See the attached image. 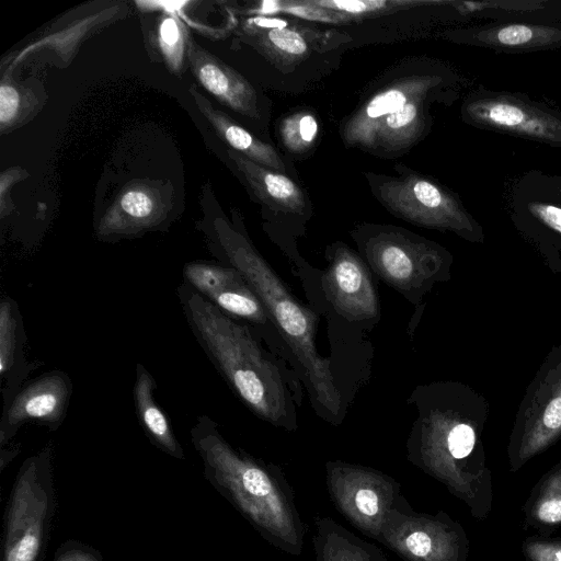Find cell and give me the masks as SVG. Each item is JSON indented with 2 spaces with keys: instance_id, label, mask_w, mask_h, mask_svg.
I'll list each match as a JSON object with an SVG mask.
<instances>
[{
  "instance_id": "cell-1",
  "label": "cell",
  "mask_w": 561,
  "mask_h": 561,
  "mask_svg": "<svg viewBox=\"0 0 561 561\" xmlns=\"http://www.w3.org/2000/svg\"><path fill=\"white\" fill-rule=\"evenodd\" d=\"M417 400L419 417L407 443L408 459L485 519L492 508V474L482 443L488 405L470 388L435 383Z\"/></svg>"
},
{
  "instance_id": "cell-2",
  "label": "cell",
  "mask_w": 561,
  "mask_h": 561,
  "mask_svg": "<svg viewBox=\"0 0 561 561\" xmlns=\"http://www.w3.org/2000/svg\"><path fill=\"white\" fill-rule=\"evenodd\" d=\"M191 440L213 485L265 540L284 552L299 556L307 527L284 473L276 466L233 448L215 420L206 414L196 417Z\"/></svg>"
},
{
  "instance_id": "cell-3",
  "label": "cell",
  "mask_w": 561,
  "mask_h": 561,
  "mask_svg": "<svg viewBox=\"0 0 561 561\" xmlns=\"http://www.w3.org/2000/svg\"><path fill=\"white\" fill-rule=\"evenodd\" d=\"M176 296L195 340L236 397L257 417L295 430L296 413L286 382L250 328L185 283L178 286Z\"/></svg>"
},
{
  "instance_id": "cell-4",
  "label": "cell",
  "mask_w": 561,
  "mask_h": 561,
  "mask_svg": "<svg viewBox=\"0 0 561 561\" xmlns=\"http://www.w3.org/2000/svg\"><path fill=\"white\" fill-rule=\"evenodd\" d=\"M209 249L220 263L241 273L264 306L271 322L299 363L317 404L337 419L342 399L328 359L319 355L314 332L317 318L299 304L247 237L226 219L216 217L204 226Z\"/></svg>"
},
{
  "instance_id": "cell-5",
  "label": "cell",
  "mask_w": 561,
  "mask_h": 561,
  "mask_svg": "<svg viewBox=\"0 0 561 561\" xmlns=\"http://www.w3.org/2000/svg\"><path fill=\"white\" fill-rule=\"evenodd\" d=\"M561 438V344L543 359L516 413L507 445L511 472Z\"/></svg>"
},
{
  "instance_id": "cell-6",
  "label": "cell",
  "mask_w": 561,
  "mask_h": 561,
  "mask_svg": "<svg viewBox=\"0 0 561 561\" xmlns=\"http://www.w3.org/2000/svg\"><path fill=\"white\" fill-rule=\"evenodd\" d=\"M325 481L336 511L377 541L388 513L408 503L397 480L369 467L328 461Z\"/></svg>"
},
{
  "instance_id": "cell-7",
  "label": "cell",
  "mask_w": 561,
  "mask_h": 561,
  "mask_svg": "<svg viewBox=\"0 0 561 561\" xmlns=\"http://www.w3.org/2000/svg\"><path fill=\"white\" fill-rule=\"evenodd\" d=\"M379 542L405 561H467L470 542L463 526L446 512H415L411 505L391 510Z\"/></svg>"
},
{
  "instance_id": "cell-8",
  "label": "cell",
  "mask_w": 561,
  "mask_h": 561,
  "mask_svg": "<svg viewBox=\"0 0 561 561\" xmlns=\"http://www.w3.org/2000/svg\"><path fill=\"white\" fill-rule=\"evenodd\" d=\"M378 195L391 211L415 225L450 230L471 241L482 239L481 228L459 201L427 179L390 180L379 185Z\"/></svg>"
},
{
  "instance_id": "cell-9",
  "label": "cell",
  "mask_w": 561,
  "mask_h": 561,
  "mask_svg": "<svg viewBox=\"0 0 561 561\" xmlns=\"http://www.w3.org/2000/svg\"><path fill=\"white\" fill-rule=\"evenodd\" d=\"M365 256L383 282L412 301L445 276L440 251L397 233H382L370 239L365 247Z\"/></svg>"
},
{
  "instance_id": "cell-10",
  "label": "cell",
  "mask_w": 561,
  "mask_h": 561,
  "mask_svg": "<svg viewBox=\"0 0 561 561\" xmlns=\"http://www.w3.org/2000/svg\"><path fill=\"white\" fill-rule=\"evenodd\" d=\"M463 116L480 128L561 147V113L518 94L481 92L465 103Z\"/></svg>"
},
{
  "instance_id": "cell-11",
  "label": "cell",
  "mask_w": 561,
  "mask_h": 561,
  "mask_svg": "<svg viewBox=\"0 0 561 561\" xmlns=\"http://www.w3.org/2000/svg\"><path fill=\"white\" fill-rule=\"evenodd\" d=\"M50 446L24 462L10 504L4 560L34 561L39 551L47 496L41 478L49 469Z\"/></svg>"
},
{
  "instance_id": "cell-12",
  "label": "cell",
  "mask_w": 561,
  "mask_h": 561,
  "mask_svg": "<svg viewBox=\"0 0 561 561\" xmlns=\"http://www.w3.org/2000/svg\"><path fill=\"white\" fill-rule=\"evenodd\" d=\"M72 381L62 370H50L27 380L10 403L2 408L0 443H8L27 423L57 430L67 415Z\"/></svg>"
},
{
  "instance_id": "cell-13",
  "label": "cell",
  "mask_w": 561,
  "mask_h": 561,
  "mask_svg": "<svg viewBox=\"0 0 561 561\" xmlns=\"http://www.w3.org/2000/svg\"><path fill=\"white\" fill-rule=\"evenodd\" d=\"M170 202L164 184L131 182L102 215L95 234L102 241H117L157 229L168 217Z\"/></svg>"
},
{
  "instance_id": "cell-14",
  "label": "cell",
  "mask_w": 561,
  "mask_h": 561,
  "mask_svg": "<svg viewBox=\"0 0 561 561\" xmlns=\"http://www.w3.org/2000/svg\"><path fill=\"white\" fill-rule=\"evenodd\" d=\"M182 273L185 284L231 318L257 327L271 323L264 306L236 268L222 263L191 261Z\"/></svg>"
},
{
  "instance_id": "cell-15",
  "label": "cell",
  "mask_w": 561,
  "mask_h": 561,
  "mask_svg": "<svg viewBox=\"0 0 561 561\" xmlns=\"http://www.w3.org/2000/svg\"><path fill=\"white\" fill-rule=\"evenodd\" d=\"M323 289L336 312L348 320L379 317V304L371 275L364 261L347 248L335 250L323 273Z\"/></svg>"
},
{
  "instance_id": "cell-16",
  "label": "cell",
  "mask_w": 561,
  "mask_h": 561,
  "mask_svg": "<svg viewBox=\"0 0 561 561\" xmlns=\"http://www.w3.org/2000/svg\"><path fill=\"white\" fill-rule=\"evenodd\" d=\"M186 60L199 84L219 102L244 116L259 117L257 96L249 81L192 37Z\"/></svg>"
},
{
  "instance_id": "cell-17",
  "label": "cell",
  "mask_w": 561,
  "mask_h": 561,
  "mask_svg": "<svg viewBox=\"0 0 561 561\" xmlns=\"http://www.w3.org/2000/svg\"><path fill=\"white\" fill-rule=\"evenodd\" d=\"M26 332L19 304L9 295L0 301V380L2 408L7 407L27 381L33 370L42 365L27 358Z\"/></svg>"
},
{
  "instance_id": "cell-18",
  "label": "cell",
  "mask_w": 561,
  "mask_h": 561,
  "mask_svg": "<svg viewBox=\"0 0 561 561\" xmlns=\"http://www.w3.org/2000/svg\"><path fill=\"white\" fill-rule=\"evenodd\" d=\"M438 81V78L431 76L410 77L379 91L346 122L344 140L348 145L365 148L376 125L383 117L397 113L415 99H424Z\"/></svg>"
},
{
  "instance_id": "cell-19",
  "label": "cell",
  "mask_w": 561,
  "mask_h": 561,
  "mask_svg": "<svg viewBox=\"0 0 561 561\" xmlns=\"http://www.w3.org/2000/svg\"><path fill=\"white\" fill-rule=\"evenodd\" d=\"M466 42L506 53L546 50L561 46V26L501 23L463 32Z\"/></svg>"
},
{
  "instance_id": "cell-20",
  "label": "cell",
  "mask_w": 561,
  "mask_h": 561,
  "mask_svg": "<svg viewBox=\"0 0 561 561\" xmlns=\"http://www.w3.org/2000/svg\"><path fill=\"white\" fill-rule=\"evenodd\" d=\"M188 91L201 114L230 149L265 168L285 172V164L272 146L253 136L220 110L215 108L195 87H190Z\"/></svg>"
},
{
  "instance_id": "cell-21",
  "label": "cell",
  "mask_w": 561,
  "mask_h": 561,
  "mask_svg": "<svg viewBox=\"0 0 561 561\" xmlns=\"http://www.w3.org/2000/svg\"><path fill=\"white\" fill-rule=\"evenodd\" d=\"M135 373L133 401L139 425L157 447L175 458L183 459V449L175 437L168 414L156 400L154 378L141 363H137Z\"/></svg>"
},
{
  "instance_id": "cell-22",
  "label": "cell",
  "mask_w": 561,
  "mask_h": 561,
  "mask_svg": "<svg viewBox=\"0 0 561 561\" xmlns=\"http://www.w3.org/2000/svg\"><path fill=\"white\" fill-rule=\"evenodd\" d=\"M227 152L261 202L274 210L291 214L302 213L305 208L304 194L289 178L265 168L232 149H228Z\"/></svg>"
},
{
  "instance_id": "cell-23",
  "label": "cell",
  "mask_w": 561,
  "mask_h": 561,
  "mask_svg": "<svg viewBox=\"0 0 561 561\" xmlns=\"http://www.w3.org/2000/svg\"><path fill=\"white\" fill-rule=\"evenodd\" d=\"M316 561H390L381 549L328 516L314 519Z\"/></svg>"
},
{
  "instance_id": "cell-24",
  "label": "cell",
  "mask_w": 561,
  "mask_h": 561,
  "mask_svg": "<svg viewBox=\"0 0 561 561\" xmlns=\"http://www.w3.org/2000/svg\"><path fill=\"white\" fill-rule=\"evenodd\" d=\"M523 513L525 528L540 536H550L561 527V460L531 489Z\"/></svg>"
},
{
  "instance_id": "cell-25",
  "label": "cell",
  "mask_w": 561,
  "mask_h": 561,
  "mask_svg": "<svg viewBox=\"0 0 561 561\" xmlns=\"http://www.w3.org/2000/svg\"><path fill=\"white\" fill-rule=\"evenodd\" d=\"M118 7L103 10L94 15H90L76 22L60 32L39 38L37 42L22 49L19 55L11 60V66L8 70L23 61L25 57H28L30 55L35 54V51H39L42 49L53 50V53L58 55L62 61L71 60L77 48L84 38L96 32L99 27H103L112 22L114 18L118 15Z\"/></svg>"
},
{
  "instance_id": "cell-26",
  "label": "cell",
  "mask_w": 561,
  "mask_h": 561,
  "mask_svg": "<svg viewBox=\"0 0 561 561\" xmlns=\"http://www.w3.org/2000/svg\"><path fill=\"white\" fill-rule=\"evenodd\" d=\"M423 99H415L397 113L383 117L375 127L365 148L398 150L416 139L423 126Z\"/></svg>"
},
{
  "instance_id": "cell-27",
  "label": "cell",
  "mask_w": 561,
  "mask_h": 561,
  "mask_svg": "<svg viewBox=\"0 0 561 561\" xmlns=\"http://www.w3.org/2000/svg\"><path fill=\"white\" fill-rule=\"evenodd\" d=\"M190 38L185 25L174 13H167L160 19L158 45L168 68L173 73H180L183 69Z\"/></svg>"
},
{
  "instance_id": "cell-28",
  "label": "cell",
  "mask_w": 561,
  "mask_h": 561,
  "mask_svg": "<svg viewBox=\"0 0 561 561\" xmlns=\"http://www.w3.org/2000/svg\"><path fill=\"white\" fill-rule=\"evenodd\" d=\"M36 99L30 90L13 84L3 78L0 84V131L16 127L35 110Z\"/></svg>"
},
{
  "instance_id": "cell-29",
  "label": "cell",
  "mask_w": 561,
  "mask_h": 561,
  "mask_svg": "<svg viewBox=\"0 0 561 561\" xmlns=\"http://www.w3.org/2000/svg\"><path fill=\"white\" fill-rule=\"evenodd\" d=\"M279 135L287 149L301 152L314 141L318 135V122L311 114L290 115L280 123Z\"/></svg>"
},
{
  "instance_id": "cell-30",
  "label": "cell",
  "mask_w": 561,
  "mask_h": 561,
  "mask_svg": "<svg viewBox=\"0 0 561 561\" xmlns=\"http://www.w3.org/2000/svg\"><path fill=\"white\" fill-rule=\"evenodd\" d=\"M256 11L262 13L285 12L301 19L327 23H339L351 18V15L321 8L312 0L265 1Z\"/></svg>"
},
{
  "instance_id": "cell-31",
  "label": "cell",
  "mask_w": 561,
  "mask_h": 561,
  "mask_svg": "<svg viewBox=\"0 0 561 561\" xmlns=\"http://www.w3.org/2000/svg\"><path fill=\"white\" fill-rule=\"evenodd\" d=\"M263 39L273 50L286 57L300 58L308 51L305 37L289 27L270 28Z\"/></svg>"
},
{
  "instance_id": "cell-32",
  "label": "cell",
  "mask_w": 561,
  "mask_h": 561,
  "mask_svg": "<svg viewBox=\"0 0 561 561\" xmlns=\"http://www.w3.org/2000/svg\"><path fill=\"white\" fill-rule=\"evenodd\" d=\"M321 8L344 13L347 15H360L370 12H378L391 5H400L409 2L386 1V0H312Z\"/></svg>"
},
{
  "instance_id": "cell-33",
  "label": "cell",
  "mask_w": 561,
  "mask_h": 561,
  "mask_svg": "<svg viewBox=\"0 0 561 561\" xmlns=\"http://www.w3.org/2000/svg\"><path fill=\"white\" fill-rule=\"evenodd\" d=\"M526 561H561V536H533L522 543Z\"/></svg>"
},
{
  "instance_id": "cell-34",
  "label": "cell",
  "mask_w": 561,
  "mask_h": 561,
  "mask_svg": "<svg viewBox=\"0 0 561 561\" xmlns=\"http://www.w3.org/2000/svg\"><path fill=\"white\" fill-rule=\"evenodd\" d=\"M457 7V10L461 13H473L477 11L488 10V9H502V10H514V11H530L538 10L545 5V2L538 0H502V1H482V2H472V1H462L454 3Z\"/></svg>"
},
{
  "instance_id": "cell-35",
  "label": "cell",
  "mask_w": 561,
  "mask_h": 561,
  "mask_svg": "<svg viewBox=\"0 0 561 561\" xmlns=\"http://www.w3.org/2000/svg\"><path fill=\"white\" fill-rule=\"evenodd\" d=\"M529 211L545 226L561 234V208L545 203H533Z\"/></svg>"
},
{
  "instance_id": "cell-36",
  "label": "cell",
  "mask_w": 561,
  "mask_h": 561,
  "mask_svg": "<svg viewBox=\"0 0 561 561\" xmlns=\"http://www.w3.org/2000/svg\"><path fill=\"white\" fill-rule=\"evenodd\" d=\"M254 23L259 26L270 27V28L286 27L285 21H280L277 19H270V18H256V19H254Z\"/></svg>"
},
{
  "instance_id": "cell-37",
  "label": "cell",
  "mask_w": 561,
  "mask_h": 561,
  "mask_svg": "<svg viewBox=\"0 0 561 561\" xmlns=\"http://www.w3.org/2000/svg\"><path fill=\"white\" fill-rule=\"evenodd\" d=\"M79 561H85V560H79Z\"/></svg>"
}]
</instances>
